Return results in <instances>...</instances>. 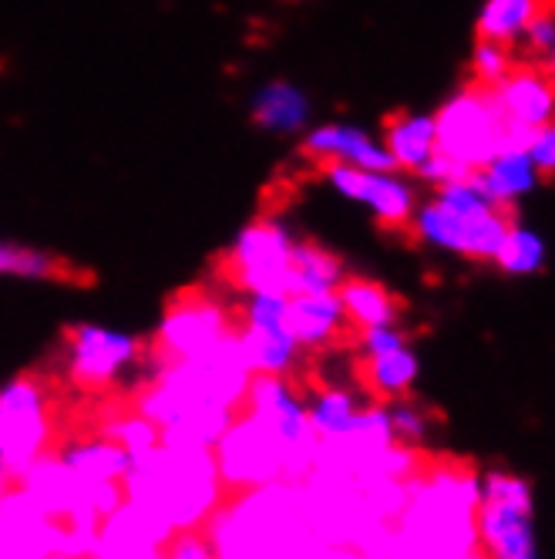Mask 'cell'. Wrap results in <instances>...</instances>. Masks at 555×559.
Instances as JSON below:
<instances>
[{
    "mask_svg": "<svg viewBox=\"0 0 555 559\" xmlns=\"http://www.w3.org/2000/svg\"><path fill=\"white\" fill-rule=\"evenodd\" d=\"M98 435L111 438V442L122 449L132 462H138L142 455L155 452L158 445V428L152 421H145L132 405H122V408H108L101 415V425H98Z\"/></svg>",
    "mask_w": 555,
    "mask_h": 559,
    "instance_id": "29",
    "label": "cell"
},
{
    "mask_svg": "<svg viewBox=\"0 0 555 559\" xmlns=\"http://www.w3.org/2000/svg\"><path fill=\"white\" fill-rule=\"evenodd\" d=\"M511 48H502V45H488V41H479V48H474V61H471V68H474V85H488V88H495L502 78L511 71V55H508Z\"/></svg>",
    "mask_w": 555,
    "mask_h": 559,
    "instance_id": "34",
    "label": "cell"
},
{
    "mask_svg": "<svg viewBox=\"0 0 555 559\" xmlns=\"http://www.w3.org/2000/svg\"><path fill=\"white\" fill-rule=\"evenodd\" d=\"M290 257H293V236L276 219L250 223L232 250L222 257V280L229 287L253 294L290 297Z\"/></svg>",
    "mask_w": 555,
    "mask_h": 559,
    "instance_id": "11",
    "label": "cell"
},
{
    "mask_svg": "<svg viewBox=\"0 0 555 559\" xmlns=\"http://www.w3.org/2000/svg\"><path fill=\"white\" fill-rule=\"evenodd\" d=\"M526 37H529V48H532V61L529 64H539L545 71H552V55H555V14H552V0H542V8L535 11L532 24L526 27Z\"/></svg>",
    "mask_w": 555,
    "mask_h": 559,
    "instance_id": "33",
    "label": "cell"
},
{
    "mask_svg": "<svg viewBox=\"0 0 555 559\" xmlns=\"http://www.w3.org/2000/svg\"><path fill=\"white\" fill-rule=\"evenodd\" d=\"M324 173L330 176V182L343 195H350V199H357V203L371 206L384 229H411V219H414V192L405 182L390 179L387 173L353 169V166H327Z\"/></svg>",
    "mask_w": 555,
    "mask_h": 559,
    "instance_id": "15",
    "label": "cell"
},
{
    "mask_svg": "<svg viewBox=\"0 0 555 559\" xmlns=\"http://www.w3.org/2000/svg\"><path fill=\"white\" fill-rule=\"evenodd\" d=\"M474 179H479L482 192L492 199V203L511 206L515 199L535 186V169H532L526 152H502V155L492 158L485 169H479V176H474Z\"/></svg>",
    "mask_w": 555,
    "mask_h": 559,
    "instance_id": "26",
    "label": "cell"
},
{
    "mask_svg": "<svg viewBox=\"0 0 555 559\" xmlns=\"http://www.w3.org/2000/svg\"><path fill=\"white\" fill-rule=\"evenodd\" d=\"M303 408H306V421H310V431L316 435V442H334V438H340L353 425L357 412H361V397L350 388L327 384L321 391H313V397H306Z\"/></svg>",
    "mask_w": 555,
    "mask_h": 559,
    "instance_id": "25",
    "label": "cell"
},
{
    "mask_svg": "<svg viewBox=\"0 0 555 559\" xmlns=\"http://www.w3.org/2000/svg\"><path fill=\"white\" fill-rule=\"evenodd\" d=\"M145 344L135 334L101 328V324H74L64 331L61 368L71 388L105 394L125 381L132 368H138Z\"/></svg>",
    "mask_w": 555,
    "mask_h": 559,
    "instance_id": "10",
    "label": "cell"
},
{
    "mask_svg": "<svg viewBox=\"0 0 555 559\" xmlns=\"http://www.w3.org/2000/svg\"><path fill=\"white\" fill-rule=\"evenodd\" d=\"M495 102H498L508 126H522V129L548 126L552 108H555L552 71H545L539 64L515 61L511 71L495 85Z\"/></svg>",
    "mask_w": 555,
    "mask_h": 559,
    "instance_id": "17",
    "label": "cell"
},
{
    "mask_svg": "<svg viewBox=\"0 0 555 559\" xmlns=\"http://www.w3.org/2000/svg\"><path fill=\"white\" fill-rule=\"evenodd\" d=\"M474 546L485 559H539L535 492L529 478L505 468L479 475Z\"/></svg>",
    "mask_w": 555,
    "mask_h": 559,
    "instance_id": "5",
    "label": "cell"
},
{
    "mask_svg": "<svg viewBox=\"0 0 555 559\" xmlns=\"http://www.w3.org/2000/svg\"><path fill=\"white\" fill-rule=\"evenodd\" d=\"M162 559H216V552L203 530H192V533H176L166 543Z\"/></svg>",
    "mask_w": 555,
    "mask_h": 559,
    "instance_id": "36",
    "label": "cell"
},
{
    "mask_svg": "<svg viewBox=\"0 0 555 559\" xmlns=\"http://www.w3.org/2000/svg\"><path fill=\"white\" fill-rule=\"evenodd\" d=\"M243 412L266 421V428L280 438V445L290 459V486H300L316 465V435L310 431L303 397L290 378L253 374Z\"/></svg>",
    "mask_w": 555,
    "mask_h": 559,
    "instance_id": "12",
    "label": "cell"
},
{
    "mask_svg": "<svg viewBox=\"0 0 555 559\" xmlns=\"http://www.w3.org/2000/svg\"><path fill=\"white\" fill-rule=\"evenodd\" d=\"M526 155H529L535 176H542V182H552V173H555V129H552V122L535 129Z\"/></svg>",
    "mask_w": 555,
    "mask_h": 559,
    "instance_id": "35",
    "label": "cell"
},
{
    "mask_svg": "<svg viewBox=\"0 0 555 559\" xmlns=\"http://www.w3.org/2000/svg\"><path fill=\"white\" fill-rule=\"evenodd\" d=\"M55 559H71V556H55Z\"/></svg>",
    "mask_w": 555,
    "mask_h": 559,
    "instance_id": "39",
    "label": "cell"
},
{
    "mask_svg": "<svg viewBox=\"0 0 555 559\" xmlns=\"http://www.w3.org/2000/svg\"><path fill=\"white\" fill-rule=\"evenodd\" d=\"M11 489H14V478L4 468H0V512H4V502H8Z\"/></svg>",
    "mask_w": 555,
    "mask_h": 559,
    "instance_id": "37",
    "label": "cell"
},
{
    "mask_svg": "<svg viewBox=\"0 0 555 559\" xmlns=\"http://www.w3.org/2000/svg\"><path fill=\"white\" fill-rule=\"evenodd\" d=\"M203 533L216 559H316L324 549L287 483L226 496Z\"/></svg>",
    "mask_w": 555,
    "mask_h": 559,
    "instance_id": "2",
    "label": "cell"
},
{
    "mask_svg": "<svg viewBox=\"0 0 555 559\" xmlns=\"http://www.w3.org/2000/svg\"><path fill=\"white\" fill-rule=\"evenodd\" d=\"M250 381L253 371L240 344V331H232L209 354L195 357V361H179L148 371V378L135 384L129 405L162 431L203 412L236 415L246 402Z\"/></svg>",
    "mask_w": 555,
    "mask_h": 559,
    "instance_id": "1",
    "label": "cell"
},
{
    "mask_svg": "<svg viewBox=\"0 0 555 559\" xmlns=\"http://www.w3.org/2000/svg\"><path fill=\"white\" fill-rule=\"evenodd\" d=\"M303 118H306V98L287 82L263 88L253 102V122L269 132H297L303 126Z\"/></svg>",
    "mask_w": 555,
    "mask_h": 559,
    "instance_id": "30",
    "label": "cell"
},
{
    "mask_svg": "<svg viewBox=\"0 0 555 559\" xmlns=\"http://www.w3.org/2000/svg\"><path fill=\"white\" fill-rule=\"evenodd\" d=\"M61 526L37 509L17 486L0 512V559H55Z\"/></svg>",
    "mask_w": 555,
    "mask_h": 559,
    "instance_id": "16",
    "label": "cell"
},
{
    "mask_svg": "<svg viewBox=\"0 0 555 559\" xmlns=\"http://www.w3.org/2000/svg\"><path fill=\"white\" fill-rule=\"evenodd\" d=\"M474 176L438 186V199L427 203L421 213H414L411 229L431 247L485 263L495 260L505 233L515 226V213L511 206L492 203Z\"/></svg>",
    "mask_w": 555,
    "mask_h": 559,
    "instance_id": "4",
    "label": "cell"
},
{
    "mask_svg": "<svg viewBox=\"0 0 555 559\" xmlns=\"http://www.w3.org/2000/svg\"><path fill=\"white\" fill-rule=\"evenodd\" d=\"M357 378H361L364 391L374 402H398L408 397L421 378V357L414 354L411 344H401L384 354H361L357 361Z\"/></svg>",
    "mask_w": 555,
    "mask_h": 559,
    "instance_id": "21",
    "label": "cell"
},
{
    "mask_svg": "<svg viewBox=\"0 0 555 559\" xmlns=\"http://www.w3.org/2000/svg\"><path fill=\"white\" fill-rule=\"evenodd\" d=\"M236 331V313L203 287H189L166 304L152 341L145 344L148 371L169 368L179 361H195L209 354L222 337Z\"/></svg>",
    "mask_w": 555,
    "mask_h": 559,
    "instance_id": "6",
    "label": "cell"
},
{
    "mask_svg": "<svg viewBox=\"0 0 555 559\" xmlns=\"http://www.w3.org/2000/svg\"><path fill=\"white\" fill-rule=\"evenodd\" d=\"M387 155L394 169L421 173L424 163L434 155V118L431 115H390L387 122Z\"/></svg>",
    "mask_w": 555,
    "mask_h": 559,
    "instance_id": "23",
    "label": "cell"
},
{
    "mask_svg": "<svg viewBox=\"0 0 555 559\" xmlns=\"http://www.w3.org/2000/svg\"><path fill=\"white\" fill-rule=\"evenodd\" d=\"M213 462L226 496L276 486V483L290 486V459L280 445V438L266 428V421H260L243 408L236 412L229 428L213 445Z\"/></svg>",
    "mask_w": 555,
    "mask_h": 559,
    "instance_id": "9",
    "label": "cell"
},
{
    "mask_svg": "<svg viewBox=\"0 0 555 559\" xmlns=\"http://www.w3.org/2000/svg\"><path fill=\"white\" fill-rule=\"evenodd\" d=\"M236 331L253 374L293 378L303 361V350L287 331V297L253 294L236 313Z\"/></svg>",
    "mask_w": 555,
    "mask_h": 559,
    "instance_id": "13",
    "label": "cell"
},
{
    "mask_svg": "<svg viewBox=\"0 0 555 559\" xmlns=\"http://www.w3.org/2000/svg\"><path fill=\"white\" fill-rule=\"evenodd\" d=\"M468 559H485V556H479V552H474V556H468Z\"/></svg>",
    "mask_w": 555,
    "mask_h": 559,
    "instance_id": "38",
    "label": "cell"
},
{
    "mask_svg": "<svg viewBox=\"0 0 555 559\" xmlns=\"http://www.w3.org/2000/svg\"><path fill=\"white\" fill-rule=\"evenodd\" d=\"M505 273L511 276H529V273H539L545 266V243L542 236L532 233V229H522V226H511L502 239V247L495 253V260Z\"/></svg>",
    "mask_w": 555,
    "mask_h": 559,
    "instance_id": "31",
    "label": "cell"
},
{
    "mask_svg": "<svg viewBox=\"0 0 555 559\" xmlns=\"http://www.w3.org/2000/svg\"><path fill=\"white\" fill-rule=\"evenodd\" d=\"M0 273L21 276V280H64V284H82V280H88L68 260L45 253V250H34V247H17V243H0Z\"/></svg>",
    "mask_w": 555,
    "mask_h": 559,
    "instance_id": "27",
    "label": "cell"
},
{
    "mask_svg": "<svg viewBox=\"0 0 555 559\" xmlns=\"http://www.w3.org/2000/svg\"><path fill=\"white\" fill-rule=\"evenodd\" d=\"M14 486L61 526H77V530L101 526V519L88 506V489L77 483L74 472L64 465V459L58 455V445L45 452L41 459H34L24 468V475L14 478Z\"/></svg>",
    "mask_w": 555,
    "mask_h": 559,
    "instance_id": "14",
    "label": "cell"
},
{
    "mask_svg": "<svg viewBox=\"0 0 555 559\" xmlns=\"http://www.w3.org/2000/svg\"><path fill=\"white\" fill-rule=\"evenodd\" d=\"M303 155L321 169L327 166H353V169H371V173L394 169L387 148L374 145L361 129H343V126H327L321 132H313L303 142Z\"/></svg>",
    "mask_w": 555,
    "mask_h": 559,
    "instance_id": "19",
    "label": "cell"
},
{
    "mask_svg": "<svg viewBox=\"0 0 555 559\" xmlns=\"http://www.w3.org/2000/svg\"><path fill=\"white\" fill-rule=\"evenodd\" d=\"M334 294H337V304L343 310V321L353 334L398 324L401 313H405V304L394 297L384 284L367 280V276H343Z\"/></svg>",
    "mask_w": 555,
    "mask_h": 559,
    "instance_id": "22",
    "label": "cell"
},
{
    "mask_svg": "<svg viewBox=\"0 0 555 559\" xmlns=\"http://www.w3.org/2000/svg\"><path fill=\"white\" fill-rule=\"evenodd\" d=\"M64 465L74 472V478L82 486H122L125 475L132 468V459L118 449L111 438L92 431V435H77L58 449Z\"/></svg>",
    "mask_w": 555,
    "mask_h": 559,
    "instance_id": "20",
    "label": "cell"
},
{
    "mask_svg": "<svg viewBox=\"0 0 555 559\" xmlns=\"http://www.w3.org/2000/svg\"><path fill=\"white\" fill-rule=\"evenodd\" d=\"M347 276L340 257L316 243H293L290 257V297L297 294H334Z\"/></svg>",
    "mask_w": 555,
    "mask_h": 559,
    "instance_id": "24",
    "label": "cell"
},
{
    "mask_svg": "<svg viewBox=\"0 0 555 559\" xmlns=\"http://www.w3.org/2000/svg\"><path fill=\"white\" fill-rule=\"evenodd\" d=\"M122 489L125 502H135L155 519H162L172 533L206 530L213 512L226 499L213 452H185L166 445L132 462Z\"/></svg>",
    "mask_w": 555,
    "mask_h": 559,
    "instance_id": "3",
    "label": "cell"
},
{
    "mask_svg": "<svg viewBox=\"0 0 555 559\" xmlns=\"http://www.w3.org/2000/svg\"><path fill=\"white\" fill-rule=\"evenodd\" d=\"M387 418H390L394 442L424 452V442H427V435H431V415L414 402L411 394L398 397V402H387Z\"/></svg>",
    "mask_w": 555,
    "mask_h": 559,
    "instance_id": "32",
    "label": "cell"
},
{
    "mask_svg": "<svg viewBox=\"0 0 555 559\" xmlns=\"http://www.w3.org/2000/svg\"><path fill=\"white\" fill-rule=\"evenodd\" d=\"M508 122L495 102V88L468 85L434 118V152H442L468 169H485L505 152Z\"/></svg>",
    "mask_w": 555,
    "mask_h": 559,
    "instance_id": "8",
    "label": "cell"
},
{
    "mask_svg": "<svg viewBox=\"0 0 555 559\" xmlns=\"http://www.w3.org/2000/svg\"><path fill=\"white\" fill-rule=\"evenodd\" d=\"M542 0H488L479 17V41L511 48L532 24Z\"/></svg>",
    "mask_w": 555,
    "mask_h": 559,
    "instance_id": "28",
    "label": "cell"
},
{
    "mask_svg": "<svg viewBox=\"0 0 555 559\" xmlns=\"http://www.w3.org/2000/svg\"><path fill=\"white\" fill-rule=\"evenodd\" d=\"M287 331L303 354H321V350L340 344L343 337H350L337 294L287 297Z\"/></svg>",
    "mask_w": 555,
    "mask_h": 559,
    "instance_id": "18",
    "label": "cell"
},
{
    "mask_svg": "<svg viewBox=\"0 0 555 559\" xmlns=\"http://www.w3.org/2000/svg\"><path fill=\"white\" fill-rule=\"evenodd\" d=\"M58 442L55 394L41 374H17L0 384V468L11 478Z\"/></svg>",
    "mask_w": 555,
    "mask_h": 559,
    "instance_id": "7",
    "label": "cell"
}]
</instances>
